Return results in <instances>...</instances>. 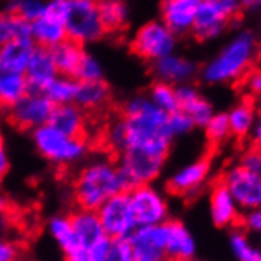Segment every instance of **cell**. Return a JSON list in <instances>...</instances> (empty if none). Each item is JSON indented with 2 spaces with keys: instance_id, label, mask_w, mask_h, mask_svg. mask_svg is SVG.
<instances>
[{
  "instance_id": "obj_1",
  "label": "cell",
  "mask_w": 261,
  "mask_h": 261,
  "mask_svg": "<svg viewBox=\"0 0 261 261\" xmlns=\"http://www.w3.org/2000/svg\"><path fill=\"white\" fill-rule=\"evenodd\" d=\"M173 140L168 127V113L157 108L147 95L127 100L122 117L106 133V141L116 152L144 149L168 155Z\"/></svg>"
},
{
  "instance_id": "obj_2",
  "label": "cell",
  "mask_w": 261,
  "mask_h": 261,
  "mask_svg": "<svg viewBox=\"0 0 261 261\" xmlns=\"http://www.w3.org/2000/svg\"><path fill=\"white\" fill-rule=\"evenodd\" d=\"M258 57V41L250 30H241L201 68V80L209 86H229L244 80Z\"/></svg>"
},
{
  "instance_id": "obj_3",
  "label": "cell",
  "mask_w": 261,
  "mask_h": 261,
  "mask_svg": "<svg viewBox=\"0 0 261 261\" xmlns=\"http://www.w3.org/2000/svg\"><path fill=\"white\" fill-rule=\"evenodd\" d=\"M125 184L119 166L108 157L89 160L74 180V199L80 207L97 211L106 199L124 192Z\"/></svg>"
},
{
  "instance_id": "obj_4",
  "label": "cell",
  "mask_w": 261,
  "mask_h": 261,
  "mask_svg": "<svg viewBox=\"0 0 261 261\" xmlns=\"http://www.w3.org/2000/svg\"><path fill=\"white\" fill-rule=\"evenodd\" d=\"M32 140L40 155L60 166L81 162L87 155V143L84 136H71L46 124L32 132Z\"/></svg>"
},
{
  "instance_id": "obj_5",
  "label": "cell",
  "mask_w": 261,
  "mask_h": 261,
  "mask_svg": "<svg viewBox=\"0 0 261 261\" xmlns=\"http://www.w3.org/2000/svg\"><path fill=\"white\" fill-rule=\"evenodd\" d=\"M64 24L67 37L80 44L95 43L106 34L97 0H67Z\"/></svg>"
},
{
  "instance_id": "obj_6",
  "label": "cell",
  "mask_w": 261,
  "mask_h": 261,
  "mask_svg": "<svg viewBox=\"0 0 261 261\" xmlns=\"http://www.w3.org/2000/svg\"><path fill=\"white\" fill-rule=\"evenodd\" d=\"M168 155L144 149H125L119 152V171L124 179L125 189L144 186L155 180L166 163Z\"/></svg>"
},
{
  "instance_id": "obj_7",
  "label": "cell",
  "mask_w": 261,
  "mask_h": 261,
  "mask_svg": "<svg viewBox=\"0 0 261 261\" xmlns=\"http://www.w3.org/2000/svg\"><path fill=\"white\" fill-rule=\"evenodd\" d=\"M177 35L162 21H150L136 30L132 38V49L149 62L176 51Z\"/></svg>"
},
{
  "instance_id": "obj_8",
  "label": "cell",
  "mask_w": 261,
  "mask_h": 261,
  "mask_svg": "<svg viewBox=\"0 0 261 261\" xmlns=\"http://www.w3.org/2000/svg\"><path fill=\"white\" fill-rule=\"evenodd\" d=\"M127 193L136 228L162 225L168 220L166 198L152 184L136 186L127 190Z\"/></svg>"
},
{
  "instance_id": "obj_9",
  "label": "cell",
  "mask_w": 261,
  "mask_h": 261,
  "mask_svg": "<svg viewBox=\"0 0 261 261\" xmlns=\"http://www.w3.org/2000/svg\"><path fill=\"white\" fill-rule=\"evenodd\" d=\"M97 214L105 234L111 239H127L136 228L127 190L106 199L97 209Z\"/></svg>"
},
{
  "instance_id": "obj_10",
  "label": "cell",
  "mask_w": 261,
  "mask_h": 261,
  "mask_svg": "<svg viewBox=\"0 0 261 261\" xmlns=\"http://www.w3.org/2000/svg\"><path fill=\"white\" fill-rule=\"evenodd\" d=\"M54 103L44 92H27V94L10 106V119L16 127L24 130H37L49 124Z\"/></svg>"
},
{
  "instance_id": "obj_11",
  "label": "cell",
  "mask_w": 261,
  "mask_h": 261,
  "mask_svg": "<svg viewBox=\"0 0 261 261\" xmlns=\"http://www.w3.org/2000/svg\"><path fill=\"white\" fill-rule=\"evenodd\" d=\"M223 184L233 195L241 211H252L261 207V176L236 165L225 173Z\"/></svg>"
},
{
  "instance_id": "obj_12",
  "label": "cell",
  "mask_w": 261,
  "mask_h": 261,
  "mask_svg": "<svg viewBox=\"0 0 261 261\" xmlns=\"http://www.w3.org/2000/svg\"><path fill=\"white\" fill-rule=\"evenodd\" d=\"M135 261H166V225L140 226L127 238Z\"/></svg>"
},
{
  "instance_id": "obj_13",
  "label": "cell",
  "mask_w": 261,
  "mask_h": 261,
  "mask_svg": "<svg viewBox=\"0 0 261 261\" xmlns=\"http://www.w3.org/2000/svg\"><path fill=\"white\" fill-rule=\"evenodd\" d=\"M152 71L157 81L171 86L192 83L198 74V65L192 59L171 53L155 62H152Z\"/></svg>"
},
{
  "instance_id": "obj_14",
  "label": "cell",
  "mask_w": 261,
  "mask_h": 261,
  "mask_svg": "<svg viewBox=\"0 0 261 261\" xmlns=\"http://www.w3.org/2000/svg\"><path fill=\"white\" fill-rule=\"evenodd\" d=\"M211 173V162L207 159H199L180 166L168 180V189L174 195L190 196L195 195L204 186Z\"/></svg>"
},
{
  "instance_id": "obj_15",
  "label": "cell",
  "mask_w": 261,
  "mask_h": 261,
  "mask_svg": "<svg viewBox=\"0 0 261 261\" xmlns=\"http://www.w3.org/2000/svg\"><path fill=\"white\" fill-rule=\"evenodd\" d=\"M176 92H177L179 110L184 111L192 119L195 127L204 128V125L211 120V117L216 114L212 103L206 97H203L201 92H199L192 83L176 86Z\"/></svg>"
},
{
  "instance_id": "obj_16",
  "label": "cell",
  "mask_w": 261,
  "mask_h": 261,
  "mask_svg": "<svg viewBox=\"0 0 261 261\" xmlns=\"http://www.w3.org/2000/svg\"><path fill=\"white\" fill-rule=\"evenodd\" d=\"M229 19L223 11L217 7H214L207 2L199 4L196 16L192 25V34L199 41H212L217 40L225 34V30L229 24Z\"/></svg>"
},
{
  "instance_id": "obj_17",
  "label": "cell",
  "mask_w": 261,
  "mask_h": 261,
  "mask_svg": "<svg viewBox=\"0 0 261 261\" xmlns=\"http://www.w3.org/2000/svg\"><path fill=\"white\" fill-rule=\"evenodd\" d=\"M24 74H25V80H27L30 90L44 92V89L48 87L53 83V80L59 74L56 64L53 60V56H51V51L41 48V46H35Z\"/></svg>"
},
{
  "instance_id": "obj_18",
  "label": "cell",
  "mask_w": 261,
  "mask_h": 261,
  "mask_svg": "<svg viewBox=\"0 0 261 261\" xmlns=\"http://www.w3.org/2000/svg\"><path fill=\"white\" fill-rule=\"evenodd\" d=\"M201 0H163L162 22H165L176 35L192 32V25Z\"/></svg>"
},
{
  "instance_id": "obj_19",
  "label": "cell",
  "mask_w": 261,
  "mask_h": 261,
  "mask_svg": "<svg viewBox=\"0 0 261 261\" xmlns=\"http://www.w3.org/2000/svg\"><path fill=\"white\" fill-rule=\"evenodd\" d=\"M211 217L217 226H229L238 223L241 217V209L236 204L233 195L229 193L228 187L220 179L212 186L211 198H209Z\"/></svg>"
},
{
  "instance_id": "obj_20",
  "label": "cell",
  "mask_w": 261,
  "mask_h": 261,
  "mask_svg": "<svg viewBox=\"0 0 261 261\" xmlns=\"http://www.w3.org/2000/svg\"><path fill=\"white\" fill-rule=\"evenodd\" d=\"M30 38L37 46L51 49L56 44L67 40V30L64 19L51 14L48 11L43 13V16L30 22Z\"/></svg>"
},
{
  "instance_id": "obj_21",
  "label": "cell",
  "mask_w": 261,
  "mask_h": 261,
  "mask_svg": "<svg viewBox=\"0 0 261 261\" xmlns=\"http://www.w3.org/2000/svg\"><path fill=\"white\" fill-rule=\"evenodd\" d=\"M70 220L81 250H87L92 244H95L97 241L106 236L97 211L80 207L78 211H74V214H71Z\"/></svg>"
},
{
  "instance_id": "obj_22",
  "label": "cell",
  "mask_w": 261,
  "mask_h": 261,
  "mask_svg": "<svg viewBox=\"0 0 261 261\" xmlns=\"http://www.w3.org/2000/svg\"><path fill=\"white\" fill-rule=\"evenodd\" d=\"M166 225V255L170 259L193 258L196 252V244L192 233L186 225L171 220L165 222Z\"/></svg>"
},
{
  "instance_id": "obj_23",
  "label": "cell",
  "mask_w": 261,
  "mask_h": 261,
  "mask_svg": "<svg viewBox=\"0 0 261 261\" xmlns=\"http://www.w3.org/2000/svg\"><path fill=\"white\" fill-rule=\"evenodd\" d=\"M35 46L37 44L32 41V38H14L5 43L4 46H0V67L25 73Z\"/></svg>"
},
{
  "instance_id": "obj_24",
  "label": "cell",
  "mask_w": 261,
  "mask_h": 261,
  "mask_svg": "<svg viewBox=\"0 0 261 261\" xmlns=\"http://www.w3.org/2000/svg\"><path fill=\"white\" fill-rule=\"evenodd\" d=\"M49 124L57 130L71 136H83L86 130V114L84 110L76 103L57 105L51 114Z\"/></svg>"
},
{
  "instance_id": "obj_25",
  "label": "cell",
  "mask_w": 261,
  "mask_h": 261,
  "mask_svg": "<svg viewBox=\"0 0 261 261\" xmlns=\"http://www.w3.org/2000/svg\"><path fill=\"white\" fill-rule=\"evenodd\" d=\"M49 51L59 74H65V76H74L81 59L86 53L83 49V44L76 43L70 38L56 44Z\"/></svg>"
},
{
  "instance_id": "obj_26",
  "label": "cell",
  "mask_w": 261,
  "mask_h": 261,
  "mask_svg": "<svg viewBox=\"0 0 261 261\" xmlns=\"http://www.w3.org/2000/svg\"><path fill=\"white\" fill-rule=\"evenodd\" d=\"M30 92L25 74L0 67V106H13Z\"/></svg>"
},
{
  "instance_id": "obj_27",
  "label": "cell",
  "mask_w": 261,
  "mask_h": 261,
  "mask_svg": "<svg viewBox=\"0 0 261 261\" xmlns=\"http://www.w3.org/2000/svg\"><path fill=\"white\" fill-rule=\"evenodd\" d=\"M226 117H228L231 135L242 138L252 133L256 117H258V111L252 100H242L236 103L233 108L226 113Z\"/></svg>"
},
{
  "instance_id": "obj_28",
  "label": "cell",
  "mask_w": 261,
  "mask_h": 261,
  "mask_svg": "<svg viewBox=\"0 0 261 261\" xmlns=\"http://www.w3.org/2000/svg\"><path fill=\"white\" fill-rule=\"evenodd\" d=\"M97 7L106 32H119L127 25L130 11L124 0H97Z\"/></svg>"
},
{
  "instance_id": "obj_29",
  "label": "cell",
  "mask_w": 261,
  "mask_h": 261,
  "mask_svg": "<svg viewBox=\"0 0 261 261\" xmlns=\"http://www.w3.org/2000/svg\"><path fill=\"white\" fill-rule=\"evenodd\" d=\"M110 89L101 81H80L74 103L83 110H98L108 103Z\"/></svg>"
},
{
  "instance_id": "obj_30",
  "label": "cell",
  "mask_w": 261,
  "mask_h": 261,
  "mask_svg": "<svg viewBox=\"0 0 261 261\" xmlns=\"http://www.w3.org/2000/svg\"><path fill=\"white\" fill-rule=\"evenodd\" d=\"M48 231L53 241L57 244V247L65 255L81 250L68 216H54L48 223Z\"/></svg>"
},
{
  "instance_id": "obj_31",
  "label": "cell",
  "mask_w": 261,
  "mask_h": 261,
  "mask_svg": "<svg viewBox=\"0 0 261 261\" xmlns=\"http://www.w3.org/2000/svg\"><path fill=\"white\" fill-rule=\"evenodd\" d=\"M78 86L80 81L74 76L57 74L53 80V83L44 89V94L54 103V106L68 105V103H74L76 94H78Z\"/></svg>"
},
{
  "instance_id": "obj_32",
  "label": "cell",
  "mask_w": 261,
  "mask_h": 261,
  "mask_svg": "<svg viewBox=\"0 0 261 261\" xmlns=\"http://www.w3.org/2000/svg\"><path fill=\"white\" fill-rule=\"evenodd\" d=\"M14 38H30V22L8 10L0 11V46Z\"/></svg>"
},
{
  "instance_id": "obj_33",
  "label": "cell",
  "mask_w": 261,
  "mask_h": 261,
  "mask_svg": "<svg viewBox=\"0 0 261 261\" xmlns=\"http://www.w3.org/2000/svg\"><path fill=\"white\" fill-rule=\"evenodd\" d=\"M147 98L160 108L165 113H173L176 110H179L177 105V92H176V86H171L168 83H162L157 81L153 84L147 94Z\"/></svg>"
},
{
  "instance_id": "obj_34",
  "label": "cell",
  "mask_w": 261,
  "mask_h": 261,
  "mask_svg": "<svg viewBox=\"0 0 261 261\" xmlns=\"http://www.w3.org/2000/svg\"><path fill=\"white\" fill-rule=\"evenodd\" d=\"M46 8V0H8L7 10L18 14L27 22H34L43 16Z\"/></svg>"
},
{
  "instance_id": "obj_35",
  "label": "cell",
  "mask_w": 261,
  "mask_h": 261,
  "mask_svg": "<svg viewBox=\"0 0 261 261\" xmlns=\"http://www.w3.org/2000/svg\"><path fill=\"white\" fill-rule=\"evenodd\" d=\"M103 64L100 59H97L94 54L84 53L81 62L78 65V70L74 73V78L78 81H101L103 80Z\"/></svg>"
},
{
  "instance_id": "obj_36",
  "label": "cell",
  "mask_w": 261,
  "mask_h": 261,
  "mask_svg": "<svg viewBox=\"0 0 261 261\" xmlns=\"http://www.w3.org/2000/svg\"><path fill=\"white\" fill-rule=\"evenodd\" d=\"M204 132H206V138L212 144L223 143L226 138L231 135L226 113H216L214 114L211 117V120L204 125Z\"/></svg>"
},
{
  "instance_id": "obj_37",
  "label": "cell",
  "mask_w": 261,
  "mask_h": 261,
  "mask_svg": "<svg viewBox=\"0 0 261 261\" xmlns=\"http://www.w3.org/2000/svg\"><path fill=\"white\" fill-rule=\"evenodd\" d=\"M168 127H170V133L173 138L189 135L195 128L192 119L180 110H176L168 114Z\"/></svg>"
},
{
  "instance_id": "obj_38",
  "label": "cell",
  "mask_w": 261,
  "mask_h": 261,
  "mask_svg": "<svg viewBox=\"0 0 261 261\" xmlns=\"http://www.w3.org/2000/svg\"><path fill=\"white\" fill-rule=\"evenodd\" d=\"M231 249L239 261H249L256 247L250 244L249 238L242 231H234L231 234Z\"/></svg>"
},
{
  "instance_id": "obj_39",
  "label": "cell",
  "mask_w": 261,
  "mask_h": 261,
  "mask_svg": "<svg viewBox=\"0 0 261 261\" xmlns=\"http://www.w3.org/2000/svg\"><path fill=\"white\" fill-rule=\"evenodd\" d=\"M105 261H135L127 239H111V247Z\"/></svg>"
},
{
  "instance_id": "obj_40",
  "label": "cell",
  "mask_w": 261,
  "mask_h": 261,
  "mask_svg": "<svg viewBox=\"0 0 261 261\" xmlns=\"http://www.w3.org/2000/svg\"><path fill=\"white\" fill-rule=\"evenodd\" d=\"M245 92L252 97H261V65L252 67L241 81Z\"/></svg>"
},
{
  "instance_id": "obj_41",
  "label": "cell",
  "mask_w": 261,
  "mask_h": 261,
  "mask_svg": "<svg viewBox=\"0 0 261 261\" xmlns=\"http://www.w3.org/2000/svg\"><path fill=\"white\" fill-rule=\"evenodd\" d=\"M241 166L249 170L258 176H261V147L255 146L249 150H245L241 157Z\"/></svg>"
},
{
  "instance_id": "obj_42",
  "label": "cell",
  "mask_w": 261,
  "mask_h": 261,
  "mask_svg": "<svg viewBox=\"0 0 261 261\" xmlns=\"http://www.w3.org/2000/svg\"><path fill=\"white\" fill-rule=\"evenodd\" d=\"M110 247H111V238L105 236L100 241H97L95 244H92L86 252L94 261H105L106 255L110 252Z\"/></svg>"
},
{
  "instance_id": "obj_43",
  "label": "cell",
  "mask_w": 261,
  "mask_h": 261,
  "mask_svg": "<svg viewBox=\"0 0 261 261\" xmlns=\"http://www.w3.org/2000/svg\"><path fill=\"white\" fill-rule=\"evenodd\" d=\"M203 2H207V4H211L214 7H217L220 11H223L226 14L229 19L236 18L239 10L242 8L239 0H203Z\"/></svg>"
},
{
  "instance_id": "obj_44",
  "label": "cell",
  "mask_w": 261,
  "mask_h": 261,
  "mask_svg": "<svg viewBox=\"0 0 261 261\" xmlns=\"http://www.w3.org/2000/svg\"><path fill=\"white\" fill-rule=\"evenodd\" d=\"M244 225L247 226L250 231H255L261 236V207L247 211L244 217Z\"/></svg>"
},
{
  "instance_id": "obj_45",
  "label": "cell",
  "mask_w": 261,
  "mask_h": 261,
  "mask_svg": "<svg viewBox=\"0 0 261 261\" xmlns=\"http://www.w3.org/2000/svg\"><path fill=\"white\" fill-rule=\"evenodd\" d=\"M16 258L18 249L14 247V244L0 236V261H16Z\"/></svg>"
},
{
  "instance_id": "obj_46",
  "label": "cell",
  "mask_w": 261,
  "mask_h": 261,
  "mask_svg": "<svg viewBox=\"0 0 261 261\" xmlns=\"http://www.w3.org/2000/svg\"><path fill=\"white\" fill-rule=\"evenodd\" d=\"M10 223H11L10 204H8V201L4 196H0V234H2L5 229L10 226Z\"/></svg>"
},
{
  "instance_id": "obj_47",
  "label": "cell",
  "mask_w": 261,
  "mask_h": 261,
  "mask_svg": "<svg viewBox=\"0 0 261 261\" xmlns=\"http://www.w3.org/2000/svg\"><path fill=\"white\" fill-rule=\"evenodd\" d=\"M10 170V159H8V153L5 150V146L0 144V180H2L7 173Z\"/></svg>"
},
{
  "instance_id": "obj_48",
  "label": "cell",
  "mask_w": 261,
  "mask_h": 261,
  "mask_svg": "<svg viewBox=\"0 0 261 261\" xmlns=\"http://www.w3.org/2000/svg\"><path fill=\"white\" fill-rule=\"evenodd\" d=\"M252 140H253V144L261 147V113H258V117H256V122L253 125V130H252Z\"/></svg>"
},
{
  "instance_id": "obj_49",
  "label": "cell",
  "mask_w": 261,
  "mask_h": 261,
  "mask_svg": "<svg viewBox=\"0 0 261 261\" xmlns=\"http://www.w3.org/2000/svg\"><path fill=\"white\" fill-rule=\"evenodd\" d=\"M65 261H94V259L89 256L86 250H76L73 253H68Z\"/></svg>"
},
{
  "instance_id": "obj_50",
  "label": "cell",
  "mask_w": 261,
  "mask_h": 261,
  "mask_svg": "<svg viewBox=\"0 0 261 261\" xmlns=\"http://www.w3.org/2000/svg\"><path fill=\"white\" fill-rule=\"evenodd\" d=\"M242 7H256L259 5V0H239Z\"/></svg>"
},
{
  "instance_id": "obj_51",
  "label": "cell",
  "mask_w": 261,
  "mask_h": 261,
  "mask_svg": "<svg viewBox=\"0 0 261 261\" xmlns=\"http://www.w3.org/2000/svg\"><path fill=\"white\" fill-rule=\"evenodd\" d=\"M173 261H195L193 258H182V259H173Z\"/></svg>"
},
{
  "instance_id": "obj_52",
  "label": "cell",
  "mask_w": 261,
  "mask_h": 261,
  "mask_svg": "<svg viewBox=\"0 0 261 261\" xmlns=\"http://www.w3.org/2000/svg\"><path fill=\"white\" fill-rule=\"evenodd\" d=\"M258 59L261 60V43L258 44Z\"/></svg>"
},
{
  "instance_id": "obj_53",
  "label": "cell",
  "mask_w": 261,
  "mask_h": 261,
  "mask_svg": "<svg viewBox=\"0 0 261 261\" xmlns=\"http://www.w3.org/2000/svg\"><path fill=\"white\" fill-rule=\"evenodd\" d=\"M259 5H261V0H259Z\"/></svg>"
}]
</instances>
